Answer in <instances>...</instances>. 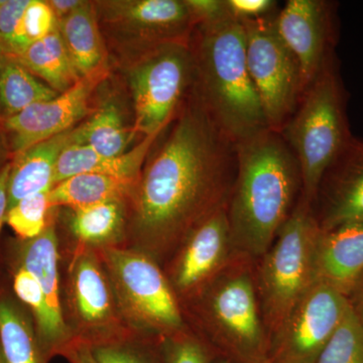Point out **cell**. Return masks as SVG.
<instances>
[{
    "mask_svg": "<svg viewBox=\"0 0 363 363\" xmlns=\"http://www.w3.org/2000/svg\"><path fill=\"white\" fill-rule=\"evenodd\" d=\"M161 149L138 181L135 224L152 250L184 240L226 206L236 173V147L193 91Z\"/></svg>",
    "mask_w": 363,
    "mask_h": 363,
    "instance_id": "obj_1",
    "label": "cell"
},
{
    "mask_svg": "<svg viewBox=\"0 0 363 363\" xmlns=\"http://www.w3.org/2000/svg\"><path fill=\"white\" fill-rule=\"evenodd\" d=\"M236 173L226 211L234 250L262 257L276 240L302 191L297 160L278 131L236 143Z\"/></svg>",
    "mask_w": 363,
    "mask_h": 363,
    "instance_id": "obj_2",
    "label": "cell"
},
{
    "mask_svg": "<svg viewBox=\"0 0 363 363\" xmlns=\"http://www.w3.org/2000/svg\"><path fill=\"white\" fill-rule=\"evenodd\" d=\"M195 30L193 89L214 123L235 145L269 130L248 72L242 23L229 11Z\"/></svg>",
    "mask_w": 363,
    "mask_h": 363,
    "instance_id": "obj_3",
    "label": "cell"
},
{
    "mask_svg": "<svg viewBox=\"0 0 363 363\" xmlns=\"http://www.w3.org/2000/svg\"><path fill=\"white\" fill-rule=\"evenodd\" d=\"M279 133L297 160L301 197L312 204L327 169L353 136L334 55L306 88L297 109Z\"/></svg>",
    "mask_w": 363,
    "mask_h": 363,
    "instance_id": "obj_4",
    "label": "cell"
},
{
    "mask_svg": "<svg viewBox=\"0 0 363 363\" xmlns=\"http://www.w3.org/2000/svg\"><path fill=\"white\" fill-rule=\"evenodd\" d=\"M320 233L312 204L300 197L262 257L257 291L264 325L272 334L316 283L315 252Z\"/></svg>",
    "mask_w": 363,
    "mask_h": 363,
    "instance_id": "obj_5",
    "label": "cell"
},
{
    "mask_svg": "<svg viewBox=\"0 0 363 363\" xmlns=\"http://www.w3.org/2000/svg\"><path fill=\"white\" fill-rule=\"evenodd\" d=\"M104 255L119 312L131 324L166 337L183 332L173 286L152 257L121 248H107Z\"/></svg>",
    "mask_w": 363,
    "mask_h": 363,
    "instance_id": "obj_6",
    "label": "cell"
},
{
    "mask_svg": "<svg viewBox=\"0 0 363 363\" xmlns=\"http://www.w3.org/2000/svg\"><path fill=\"white\" fill-rule=\"evenodd\" d=\"M203 292L205 318L219 342L241 362H269L266 325L250 272L227 267Z\"/></svg>",
    "mask_w": 363,
    "mask_h": 363,
    "instance_id": "obj_7",
    "label": "cell"
},
{
    "mask_svg": "<svg viewBox=\"0 0 363 363\" xmlns=\"http://www.w3.org/2000/svg\"><path fill=\"white\" fill-rule=\"evenodd\" d=\"M135 105L133 135L164 131L194 82L190 42L160 45L145 52L128 74Z\"/></svg>",
    "mask_w": 363,
    "mask_h": 363,
    "instance_id": "obj_8",
    "label": "cell"
},
{
    "mask_svg": "<svg viewBox=\"0 0 363 363\" xmlns=\"http://www.w3.org/2000/svg\"><path fill=\"white\" fill-rule=\"evenodd\" d=\"M276 14L241 23L250 78L269 130L279 133L297 109L305 87L297 60L277 30Z\"/></svg>",
    "mask_w": 363,
    "mask_h": 363,
    "instance_id": "obj_9",
    "label": "cell"
},
{
    "mask_svg": "<svg viewBox=\"0 0 363 363\" xmlns=\"http://www.w3.org/2000/svg\"><path fill=\"white\" fill-rule=\"evenodd\" d=\"M350 298L316 281L272 334V363H315L350 308Z\"/></svg>",
    "mask_w": 363,
    "mask_h": 363,
    "instance_id": "obj_10",
    "label": "cell"
},
{
    "mask_svg": "<svg viewBox=\"0 0 363 363\" xmlns=\"http://www.w3.org/2000/svg\"><path fill=\"white\" fill-rule=\"evenodd\" d=\"M333 13L325 0H288L274 18L279 35L297 60L305 90L334 55Z\"/></svg>",
    "mask_w": 363,
    "mask_h": 363,
    "instance_id": "obj_11",
    "label": "cell"
},
{
    "mask_svg": "<svg viewBox=\"0 0 363 363\" xmlns=\"http://www.w3.org/2000/svg\"><path fill=\"white\" fill-rule=\"evenodd\" d=\"M104 77L81 78L58 96L30 105L20 113L0 121L11 156L74 128L87 116L92 91Z\"/></svg>",
    "mask_w": 363,
    "mask_h": 363,
    "instance_id": "obj_12",
    "label": "cell"
},
{
    "mask_svg": "<svg viewBox=\"0 0 363 363\" xmlns=\"http://www.w3.org/2000/svg\"><path fill=\"white\" fill-rule=\"evenodd\" d=\"M227 206V205H226ZM226 206L215 210L193 227L175 264L173 285L183 295L204 291L229 267L234 250Z\"/></svg>",
    "mask_w": 363,
    "mask_h": 363,
    "instance_id": "obj_13",
    "label": "cell"
},
{
    "mask_svg": "<svg viewBox=\"0 0 363 363\" xmlns=\"http://www.w3.org/2000/svg\"><path fill=\"white\" fill-rule=\"evenodd\" d=\"M99 6L106 23L136 35L147 51L172 43H189L196 28L185 0H118Z\"/></svg>",
    "mask_w": 363,
    "mask_h": 363,
    "instance_id": "obj_14",
    "label": "cell"
},
{
    "mask_svg": "<svg viewBox=\"0 0 363 363\" xmlns=\"http://www.w3.org/2000/svg\"><path fill=\"white\" fill-rule=\"evenodd\" d=\"M71 302L79 323L94 334L92 340H104V329L118 316L116 295L106 269L94 252H79L71 269Z\"/></svg>",
    "mask_w": 363,
    "mask_h": 363,
    "instance_id": "obj_15",
    "label": "cell"
},
{
    "mask_svg": "<svg viewBox=\"0 0 363 363\" xmlns=\"http://www.w3.org/2000/svg\"><path fill=\"white\" fill-rule=\"evenodd\" d=\"M322 182L329 190L321 219L323 231L345 224L363 223V142L352 136L327 169Z\"/></svg>",
    "mask_w": 363,
    "mask_h": 363,
    "instance_id": "obj_16",
    "label": "cell"
},
{
    "mask_svg": "<svg viewBox=\"0 0 363 363\" xmlns=\"http://www.w3.org/2000/svg\"><path fill=\"white\" fill-rule=\"evenodd\" d=\"M316 281L347 297L363 278V223L323 231L315 252Z\"/></svg>",
    "mask_w": 363,
    "mask_h": 363,
    "instance_id": "obj_17",
    "label": "cell"
},
{
    "mask_svg": "<svg viewBox=\"0 0 363 363\" xmlns=\"http://www.w3.org/2000/svg\"><path fill=\"white\" fill-rule=\"evenodd\" d=\"M78 126L37 143L13 157L9 179V208L55 186L57 162L69 145L77 143Z\"/></svg>",
    "mask_w": 363,
    "mask_h": 363,
    "instance_id": "obj_18",
    "label": "cell"
},
{
    "mask_svg": "<svg viewBox=\"0 0 363 363\" xmlns=\"http://www.w3.org/2000/svg\"><path fill=\"white\" fill-rule=\"evenodd\" d=\"M20 262V267L37 279L55 327L66 348L68 347L74 339L64 319L60 298L58 238L54 226L48 225L39 236L25 241L21 250Z\"/></svg>",
    "mask_w": 363,
    "mask_h": 363,
    "instance_id": "obj_19",
    "label": "cell"
},
{
    "mask_svg": "<svg viewBox=\"0 0 363 363\" xmlns=\"http://www.w3.org/2000/svg\"><path fill=\"white\" fill-rule=\"evenodd\" d=\"M162 133L145 136L130 152L117 157L100 156L87 145L79 143L69 145L57 162L55 185L70 177L89 173L138 180L143 162Z\"/></svg>",
    "mask_w": 363,
    "mask_h": 363,
    "instance_id": "obj_20",
    "label": "cell"
},
{
    "mask_svg": "<svg viewBox=\"0 0 363 363\" xmlns=\"http://www.w3.org/2000/svg\"><path fill=\"white\" fill-rule=\"evenodd\" d=\"M57 21L60 35L79 77L105 76V49L94 6L85 1L75 11Z\"/></svg>",
    "mask_w": 363,
    "mask_h": 363,
    "instance_id": "obj_21",
    "label": "cell"
},
{
    "mask_svg": "<svg viewBox=\"0 0 363 363\" xmlns=\"http://www.w3.org/2000/svg\"><path fill=\"white\" fill-rule=\"evenodd\" d=\"M136 180L101 175L80 174L56 184L49 192L51 207H69L72 210L121 201L135 185Z\"/></svg>",
    "mask_w": 363,
    "mask_h": 363,
    "instance_id": "obj_22",
    "label": "cell"
},
{
    "mask_svg": "<svg viewBox=\"0 0 363 363\" xmlns=\"http://www.w3.org/2000/svg\"><path fill=\"white\" fill-rule=\"evenodd\" d=\"M13 59L43 79L59 94L70 89L81 79L72 64L58 26L47 37L33 43Z\"/></svg>",
    "mask_w": 363,
    "mask_h": 363,
    "instance_id": "obj_23",
    "label": "cell"
},
{
    "mask_svg": "<svg viewBox=\"0 0 363 363\" xmlns=\"http://www.w3.org/2000/svg\"><path fill=\"white\" fill-rule=\"evenodd\" d=\"M58 95L16 60L4 55L0 67V121Z\"/></svg>",
    "mask_w": 363,
    "mask_h": 363,
    "instance_id": "obj_24",
    "label": "cell"
},
{
    "mask_svg": "<svg viewBox=\"0 0 363 363\" xmlns=\"http://www.w3.org/2000/svg\"><path fill=\"white\" fill-rule=\"evenodd\" d=\"M0 350L6 363H48L37 331L18 306L0 300Z\"/></svg>",
    "mask_w": 363,
    "mask_h": 363,
    "instance_id": "obj_25",
    "label": "cell"
},
{
    "mask_svg": "<svg viewBox=\"0 0 363 363\" xmlns=\"http://www.w3.org/2000/svg\"><path fill=\"white\" fill-rule=\"evenodd\" d=\"M131 136L118 107L108 102L78 126L77 143L87 145L100 156L117 157L126 152Z\"/></svg>",
    "mask_w": 363,
    "mask_h": 363,
    "instance_id": "obj_26",
    "label": "cell"
},
{
    "mask_svg": "<svg viewBox=\"0 0 363 363\" xmlns=\"http://www.w3.org/2000/svg\"><path fill=\"white\" fill-rule=\"evenodd\" d=\"M123 202L111 201L73 210L70 220L72 233L87 245H111L123 233Z\"/></svg>",
    "mask_w": 363,
    "mask_h": 363,
    "instance_id": "obj_27",
    "label": "cell"
},
{
    "mask_svg": "<svg viewBox=\"0 0 363 363\" xmlns=\"http://www.w3.org/2000/svg\"><path fill=\"white\" fill-rule=\"evenodd\" d=\"M315 363H363V326L351 305Z\"/></svg>",
    "mask_w": 363,
    "mask_h": 363,
    "instance_id": "obj_28",
    "label": "cell"
},
{
    "mask_svg": "<svg viewBox=\"0 0 363 363\" xmlns=\"http://www.w3.org/2000/svg\"><path fill=\"white\" fill-rule=\"evenodd\" d=\"M56 16L48 1L30 0L26 6L14 35L11 58L18 56L33 43L47 37L57 28Z\"/></svg>",
    "mask_w": 363,
    "mask_h": 363,
    "instance_id": "obj_29",
    "label": "cell"
},
{
    "mask_svg": "<svg viewBox=\"0 0 363 363\" xmlns=\"http://www.w3.org/2000/svg\"><path fill=\"white\" fill-rule=\"evenodd\" d=\"M49 192L26 197L7 210L6 222L21 240H33L47 228Z\"/></svg>",
    "mask_w": 363,
    "mask_h": 363,
    "instance_id": "obj_30",
    "label": "cell"
},
{
    "mask_svg": "<svg viewBox=\"0 0 363 363\" xmlns=\"http://www.w3.org/2000/svg\"><path fill=\"white\" fill-rule=\"evenodd\" d=\"M89 345L98 363H157L152 351L131 341L116 337L95 341Z\"/></svg>",
    "mask_w": 363,
    "mask_h": 363,
    "instance_id": "obj_31",
    "label": "cell"
},
{
    "mask_svg": "<svg viewBox=\"0 0 363 363\" xmlns=\"http://www.w3.org/2000/svg\"><path fill=\"white\" fill-rule=\"evenodd\" d=\"M162 354L164 363H210L206 347L184 331L164 339Z\"/></svg>",
    "mask_w": 363,
    "mask_h": 363,
    "instance_id": "obj_32",
    "label": "cell"
},
{
    "mask_svg": "<svg viewBox=\"0 0 363 363\" xmlns=\"http://www.w3.org/2000/svg\"><path fill=\"white\" fill-rule=\"evenodd\" d=\"M30 0H6L0 6V50L4 56L11 51L14 35Z\"/></svg>",
    "mask_w": 363,
    "mask_h": 363,
    "instance_id": "obj_33",
    "label": "cell"
},
{
    "mask_svg": "<svg viewBox=\"0 0 363 363\" xmlns=\"http://www.w3.org/2000/svg\"><path fill=\"white\" fill-rule=\"evenodd\" d=\"M229 11L240 21L257 20L276 13L277 2L272 0H226Z\"/></svg>",
    "mask_w": 363,
    "mask_h": 363,
    "instance_id": "obj_34",
    "label": "cell"
},
{
    "mask_svg": "<svg viewBox=\"0 0 363 363\" xmlns=\"http://www.w3.org/2000/svg\"><path fill=\"white\" fill-rule=\"evenodd\" d=\"M196 26L218 20L229 13L226 0H185Z\"/></svg>",
    "mask_w": 363,
    "mask_h": 363,
    "instance_id": "obj_35",
    "label": "cell"
},
{
    "mask_svg": "<svg viewBox=\"0 0 363 363\" xmlns=\"http://www.w3.org/2000/svg\"><path fill=\"white\" fill-rule=\"evenodd\" d=\"M62 354L65 355L70 363H98L89 343L83 339L74 340Z\"/></svg>",
    "mask_w": 363,
    "mask_h": 363,
    "instance_id": "obj_36",
    "label": "cell"
},
{
    "mask_svg": "<svg viewBox=\"0 0 363 363\" xmlns=\"http://www.w3.org/2000/svg\"><path fill=\"white\" fill-rule=\"evenodd\" d=\"M11 169V162H7L0 169V233L2 226L6 223L9 210V179Z\"/></svg>",
    "mask_w": 363,
    "mask_h": 363,
    "instance_id": "obj_37",
    "label": "cell"
},
{
    "mask_svg": "<svg viewBox=\"0 0 363 363\" xmlns=\"http://www.w3.org/2000/svg\"><path fill=\"white\" fill-rule=\"evenodd\" d=\"M84 2L82 0H50L48 4L51 6L57 21H59L75 11Z\"/></svg>",
    "mask_w": 363,
    "mask_h": 363,
    "instance_id": "obj_38",
    "label": "cell"
},
{
    "mask_svg": "<svg viewBox=\"0 0 363 363\" xmlns=\"http://www.w3.org/2000/svg\"><path fill=\"white\" fill-rule=\"evenodd\" d=\"M352 292L354 293V298H353L352 302L350 301V303L363 326V278Z\"/></svg>",
    "mask_w": 363,
    "mask_h": 363,
    "instance_id": "obj_39",
    "label": "cell"
},
{
    "mask_svg": "<svg viewBox=\"0 0 363 363\" xmlns=\"http://www.w3.org/2000/svg\"><path fill=\"white\" fill-rule=\"evenodd\" d=\"M4 149H2V140L1 138H0V159H1L2 155H4Z\"/></svg>",
    "mask_w": 363,
    "mask_h": 363,
    "instance_id": "obj_40",
    "label": "cell"
},
{
    "mask_svg": "<svg viewBox=\"0 0 363 363\" xmlns=\"http://www.w3.org/2000/svg\"><path fill=\"white\" fill-rule=\"evenodd\" d=\"M0 363H6V362H4V355H2L1 350H0Z\"/></svg>",
    "mask_w": 363,
    "mask_h": 363,
    "instance_id": "obj_41",
    "label": "cell"
},
{
    "mask_svg": "<svg viewBox=\"0 0 363 363\" xmlns=\"http://www.w3.org/2000/svg\"><path fill=\"white\" fill-rule=\"evenodd\" d=\"M2 58H4V52L0 50V67H1Z\"/></svg>",
    "mask_w": 363,
    "mask_h": 363,
    "instance_id": "obj_42",
    "label": "cell"
},
{
    "mask_svg": "<svg viewBox=\"0 0 363 363\" xmlns=\"http://www.w3.org/2000/svg\"><path fill=\"white\" fill-rule=\"evenodd\" d=\"M217 363H233V362H229V360H221V362H219Z\"/></svg>",
    "mask_w": 363,
    "mask_h": 363,
    "instance_id": "obj_43",
    "label": "cell"
},
{
    "mask_svg": "<svg viewBox=\"0 0 363 363\" xmlns=\"http://www.w3.org/2000/svg\"><path fill=\"white\" fill-rule=\"evenodd\" d=\"M267 363H272V362H269H269H267Z\"/></svg>",
    "mask_w": 363,
    "mask_h": 363,
    "instance_id": "obj_44",
    "label": "cell"
}]
</instances>
